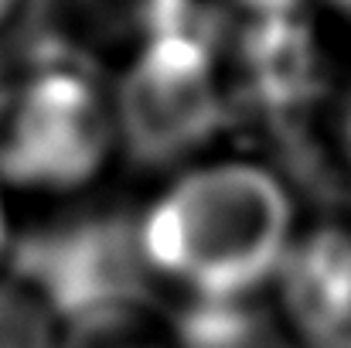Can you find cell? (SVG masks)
<instances>
[{"label":"cell","mask_w":351,"mask_h":348,"mask_svg":"<svg viewBox=\"0 0 351 348\" xmlns=\"http://www.w3.org/2000/svg\"><path fill=\"white\" fill-rule=\"evenodd\" d=\"M304 216L290 181L249 154H208L133 212L140 277L178 304H249L266 294Z\"/></svg>","instance_id":"1"},{"label":"cell","mask_w":351,"mask_h":348,"mask_svg":"<svg viewBox=\"0 0 351 348\" xmlns=\"http://www.w3.org/2000/svg\"><path fill=\"white\" fill-rule=\"evenodd\" d=\"M119 164L110 86L79 62L10 79L0 103V192L24 202H86Z\"/></svg>","instance_id":"2"},{"label":"cell","mask_w":351,"mask_h":348,"mask_svg":"<svg viewBox=\"0 0 351 348\" xmlns=\"http://www.w3.org/2000/svg\"><path fill=\"white\" fill-rule=\"evenodd\" d=\"M119 133V161L150 171H178L215 154L229 103L215 48L181 27L133 55L110 86Z\"/></svg>","instance_id":"3"},{"label":"cell","mask_w":351,"mask_h":348,"mask_svg":"<svg viewBox=\"0 0 351 348\" xmlns=\"http://www.w3.org/2000/svg\"><path fill=\"white\" fill-rule=\"evenodd\" d=\"M266 294L293 348H351V212L304 219Z\"/></svg>","instance_id":"4"},{"label":"cell","mask_w":351,"mask_h":348,"mask_svg":"<svg viewBox=\"0 0 351 348\" xmlns=\"http://www.w3.org/2000/svg\"><path fill=\"white\" fill-rule=\"evenodd\" d=\"M195 0H65L69 24L82 48L123 69L147 45L188 27Z\"/></svg>","instance_id":"5"},{"label":"cell","mask_w":351,"mask_h":348,"mask_svg":"<svg viewBox=\"0 0 351 348\" xmlns=\"http://www.w3.org/2000/svg\"><path fill=\"white\" fill-rule=\"evenodd\" d=\"M55 348H188L178 314L150 290H126L58 321Z\"/></svg>","instance_id":"6"},{"label":"cell","mask_w":351,"mask_h":348,"mask_svg":"<svg viewBox=\"0 0 351 348\" xmlns=\"http://www.w3.org/2000/svg\"><path fill=\"white\" fill-rule=\"evenodd\" d=\"M58 311L14 270H0V348H55Z\"/></svg>","instance_id":"7"},{"label":"cell","mask_w":351,"mask_h":348,"mask_svg":"<svg viewBox=\"0 0 351 348\" xmlns=\"http://www.w3.org/2000/svg\"><path fill=\"white\" fill-rule=\"evenodd\" d=\"M324 147L331 154V167L338 171V178H345L351 185V86L345 93H338L331 103Z\"/></svg>","instance_id":"8"},{"label":"cell","mask_w":351,"mask_h":348,"mask_svg":"<svg viewBox=\"0 0 351 348\" xmlns=\"http://www.w3.org/2000/svg\"><path fill=\"white\" fill-rule=\"evenodd\" d=\"M242 21H280V17H300L304 0H226Z\"/></svg>","instance_id":"9"},{"label":"cell","mask_w":351,"mask_h":348,"mask_svg":"<svg viewBox=\"0 0 351 348\" xmlns=\"http://www.w3.org/2000/svg\"><path fill=\"white\" fill-rule=\"evenodd\" d=\"M10 242H14V222H10V202H7V195L0 192V270L7 266V256H10Z\"/></svg>","instance_id":"10"},{"label":"cell","mask_w":351,"mask_h":348,"mask_svg":"<svg viewBox=\"0 0 351 348\" xmlns=\"http://www.w3.org/2000/svg\"><path fill=\"white\" fill-rule=\"evenodd\" d=\"M7 86H10V79H3V76H0V103H3V96H7Z\"/></svg>","instance_id":"11"}]
</instances>
